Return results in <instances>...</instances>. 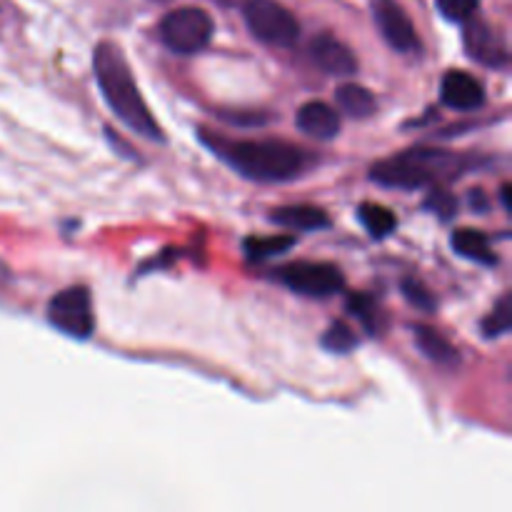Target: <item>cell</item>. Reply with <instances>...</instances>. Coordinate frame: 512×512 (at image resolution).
<instances>
[{
    "label": "cell",
    "instance_id": "ffe728a7",
    "mask_svg": "<svg viewBox=\"0 0 512 512\" xmlns=\"http://www.w3.org/2000/svg\"><path fill=\"white\" fill-rule=\"evenodd\" d=\"M323 345L328 350H333V353H350L358 345V335L353 333V328L348 323L338 320V323H333L325 330Z\"/></svg>",
    "mask_w": 512,
    "mask_h": 512
},
{
    "label": "cell",
    "instance_id": "7c38bea8",
    "mask_svg": "<svg viewBox=\"0 0 512 512\" xmlns=\"http://www.w3.org/2000/svg\"><path fill=\"white\" fill-rule=\"evenodd\" d=\"M298 128L315 140H333L340 133V113L323 100H310L298 110Z\"/></svg>",
    "mask_w": 512,
    "mask_h": 512
},
{
    "label": "cell",
    "instance_id": "d6986e66",
    "mask_svg": "<svg viewBox=\"0 0 512 512\" xmlns=\"http://www.w3.org/2000/svg\"><path fill=\"white\" fill-rule=\"evenodd\" d=\"M512 325V305H510V295H503V298L495 303V308L490 310L488 318L483 320V333L485 338H500L510 330Z\"/></svg>",
    "mask_w": 512,
    "mask_h": 512
},
{
    "label": "cell",
    "instance_id": "8fae6325",
    "mask_svg": "<svg viewBox=\"0 0 512 512\" xmlns=\"http://www.w3.org/2000/svg\"><path fill=\"white\" fill-rule=\"evenodd\" d=\"M440 98L453 110H478L485 103V88L465 70H448L440 85Z\"/></svg>",
    "mask_w": 512,
    "mask_h": 512
},
{
    "label": "cell",
    "instance_id": "2e32d148",
    "mask_svg": "<svg viewBox=\"0 0 512 512\" xmlns=\"http://www.w3.org/2000/svg\"><path fill=\"white\" fill-rule=\"evenodd\" d=\"M335 98H338V105L350 115V118H358V120L370 118V115L375 113V108H378V103H375V95L370 93L368 88H363V85H355V83L340 85L338 93H335Z\"/></svg>",
    "mask_w": 512,
    "mask_h": 512
},
{
    "label": "cell",
    "instance_id": "7a4b0ae2",
    "mask_svg": "<svg viewBox=\"0 0 512 512\" xmlns=\"http://www.w3.org/2000/svg\"><path fill=\"white\" fill-rule=\"evenodd\" d=\"M213 153H218L230 168L243 178L258 183H283L303 173L305 150L285 140H220L208 138Z\"/></svg>",
    "mask_w": 512,
    "mask_h": 512
},
{
    "label": "cell",
    "instance_id": "cb8c5ba5",
    "mask_svg": "<svg viewBox=\"0 0 512 512\" xmlns=\"http://www.w3.org/2000/svg\"><path fill=\"white\" fill-rule=\"evenodd\" d=\"M428 208H433L440 218H453L458 203H455L453 195L445 193V190H435V193L428 198Z\"/></svg>",
    "mask_w": 512,
    "mask_h": 512
},
{
    "label": "cell",
    "instance_id": "52a82bcc",
    "mask_svg": "<svg viewBox=\"0 0 512 512\" xmlns=\"http://www.w3.org/2000/svg\"><path fill=\"white\" fill-rule=\"evenodd\" d=\"M278 278L288 285L293 293L308 295V298H328L343 290L345 278L338 265L330 263H290L278 270Z\"/></svg>",
    "mask_w": 512,
    "mask_h": 512
},
{
    "label": "cell",
    "instance_id": "d4e9b609",
    "mask_svg": "<svg viewBox=\"0 0 512 512\" xmlns=\"http://www.w3.org/2000/svg\"><path fill=\"white\" fill-rule=\"evenodd\" d=\"M503 205H505V210H508V213H510V188H508V185H503Z\"/></svg>",
    "mask_w": 512,
    "mask_h": 512
},
{
    "label": "cell",
    "instance_id": "7402d4cb",
    "mask_svg": "<svg viewBox=\"0 0 512 512\" xmlns=\"http://www.w3.org/2000/svg\"><path fill=\"white\" fill-rule=\"evenodd\" d=\"M403 293H405V298H408V303H413L418 310H425V313H433L435 305H438V303H435L433 293H430V290L415 278L405 280Z\"/></svg>",
    "mask_w": 512,
    "mask_h": 512
},
{
    "label": "cell",
    "instance_id": "6da1fadb",
    "mask_svg": "<svg viewBox=\"0 0 512 512\" xmlns=\"http://www.w3.org/2000/svg\"><path fill=\"white\" fill-rule=\"evenodd\" d=\"M93 68L100 90H103L105 103L110 105V110H113L133 133L143 135V138L148 140H163V130L155 123L148 105H145L123 50L115 43H100L93 53Z\"/></svg>",
    "mask_w": 512,
    "mask_h": 512
},
{
    "label": "cell",
    "instance_id": "ac0fdd59",
    "mask_svg": "<svg viewBox=\"0 0 512 512\" xmlns=\"http://www.w3.org/2000/svg\"><path fill=\"white\" fill-rule=\"evenodd\" d=\"M295 238L293 235H273V238H248L245 240V253L250 260H265L273 258V255L285 253L288 248H293Z\"/></svg>",
    "mask_w": 512,
    "mask_h": 512
},
{
    "label": "cell",
    "instance_id": "277c9868",
    "mask_svg": "<svg viewBox=\"0 0 512 512\" xmlns=\"http://www.w3.org/2000/svg\"><path fill=\"white\" fill-rule=\"evenodd\" d=\"M245 25L265 45L290 48L298 40L300 25L285 5L275 0H248L243 8Z\"/></svg>",
    "mask_w": 512,
    "mask_h": 512
},
{
    "label": "cell",
    "instance_id": "603a6c76",
    "mask_svg": "<svg viewBox=\"0 0 512 512\" xmlns=\"http://www.w3.org/2000/svg\"><path fill=\"white\" fill-rule=\"evenodd\" d=\"M480 0H438V10L448 20H470Z\"/></svg>",
    "mask_w": 512,
    "mask_h": 512
},
{
    "label": "cell",
    "instance_id": "30bf717a",
    "mask_svg": "<svg viewBox=\"0 0 512 512\" xmlns=\"http://www.w3.org/2000/svg\"><path fill=\"white\" fill-rule=\"evenodd\" d=\"M310 58H313V63L320 70H325L328 75H338V78H350L358 70V58H355L353 50L343 40L328 33L313 38V43H310Z\"/></svg>",
    "mask_w": 512,
    "mask_h": 512
},
{
    "label": "cell",
    "instance_id": "5b68a950",
    "mask_svg": "<svg viewBox=\"0 0 512 512\" xmlns=\"http://www.w3.org/2000/svg\"><path fill=\"white\" fill-rule=\"evenodd\" d=\"M213 38V20L200 8H178L160 23V40L178 55H193Z\"/></svg>",
    "mask_w": 512,
    "mask_h": 512
},
{
    "label": "cell",
    "instance_id": "9a60e30c",
    "mask_svg": "<svg viewBox=\"0 0 512 512\" xmlns=\"http://www.w3.org/2000/svg\"><path fill=\"white\" fill-rule=\"evenodd\" d=\"M413 333H415V343H418V348L423 350L425 358H430L433 363H440V365L458 363V350H455L453 345L438 333V330L428 328V325H415Z\"/></svg>",
    "mask_w": 512,
    "mask_h": 512
},
{
    "label": "cell",
    "instance_id": "9c48e42d",
    "mask_svg": "<svg viewBox=\"0 0 512 512\" xmlns=\"http://www.w3.org/2000/svg\"><path fill=\"white\" fill-rule=\"evenodd\" d=\"M463 40L468 55L478 63L488 65V68H503L508 63V48H505L503 38L483 20H473L465 25Z\"/></svg>",
    "mask_w": 512,
    "mask_h": 512
},
{
    "label": "cell",
    "instance_id": "44dd1931",
    "mask_svg": "<svg viewBox=\"0 0 512 512\" xmlns=\"http://www.w3.org/2000/svg\"><path fill=\"white\" fill-rule=\"evenodd\" d=\"M348 308L353 310L360 320H363L365 328H368L370 333H378L380 313H378V305H375L373 298H368V295H353V298L348 300Z\"/></svg>",
    "mask_w": 512,
    "mask_h": 512
},
{
    "label": "cell",
    "instance_id": "5bb4252c",
    "mask_svg": "<svg viewBox=\"0 0 512 512\" xmlns=\"http://www.w3.org/2000/svg\"><path fill=\"white\" fill-rule=\"evenodd\" d=\"M453 250L458 255H463V258L475 260V263H483V265L498 263V255H495L493 248H490V240L485 238L480 230L460 228L458 233L453 235Z\"/></svg>",
    "mask_w": 512,
    "mask_h": 512
},
{
    "label": "cell",
    "instance_id": "ba28073f",
    "mask_svg": "<svg viewBox=\"0 0 512 512\" xmlns=\"http://www.w3.org/2000/svg\"><path fill=\"white\" fill-rule=\"evenodd\" d=\"M370 8H373L375 25H378V30L383 33L385 43H388L390 48H395L398 53H418V30H415L408 13H405L395 0H373Z\"/></svg>",
    "mask_w": 512,
    "mask_h": 512
},
{
    "label": "cell",
    "instance_id": "e0dca14e",
    "mask_svg": "<svg viewBox=\"0 0 512 512\" xmlns=\"http://www.w3.org/2000/svg\"><path fill=\"white\" fill-rule=\"evenodd\" d=\"M358 218H360V223L365 225V230L373 235V238H385V235L393 233L395 225H398V218H395L393 210L385 208V205H380V203L360 205Z\"/></svg>",
    "mask_w": 512,
    "mask_h": 512
},
{
    "label": "cell",
    "instance_id": "8992f818",
    "mask_svg": "<svg viewBox=\"0 0 512 512\" xmlns=\"http://www.w3.org/2000/svg\"><path fill=\"white\" fill-rule=\"evenodd\" d=\"M48 320L53 328L60 333L70 335V338L85 340L93 335L95 318L93 308H90V293L83 285H73L65 288L50 300L48 305Z\"/></svg>",
    "mask_w": 512,
    "mask_h": 512
},
{
    "label": "cell",
    "instance_id": "3957f363",
    "mask_svg": "<svg viewBox=\"0 0 512 512\" xmlns=\"http://www.w3.org/2000/svg\"><path fill=\"white\" fill-rule=\"evenodd\" d=\"M460 168H463V158L448 153V150L415 148L375 163L370 168V178L385 188L415 190L438 183L440 178L458 175Z\"/></svg>",
    "mask_w": 512,
    "mask_h": 512
},
{
    "label": "cell",
    "instance_id": "4fadbf2b",
    "mask_svg": "<svg viewBox=\"0 0 512 512\" xmlns=\"http://www.w3.org/2000/svg\"><path fill=\"white\" fill-rule=\"evenodd\" d=\"M270 220L290 230H320L330 225L325 210L315 208V205H285V208L273 210Z\"/></svg>",
    "mask_w": 512,
    "mask_h": 512
}]
</instances>
